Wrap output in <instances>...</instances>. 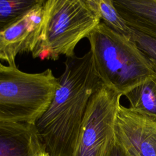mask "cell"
Segmentation results:
<instances>
[{"label":"cell","mask_w":156,"mask_h":156,"mask_svg":"<svg viewBox=\"0 0 156 156\" xmlns=\"http://www.w3.org/2000/svg\"><path fill=\"white\" fill-rule=\"evenodd\" d=\"M54 95L34 126L43 151L49 156H71L91 96L104 85L90 51L67 57Z\"/></svg>","instance_id":"cell-1"},{"label":"cell","mask_w":156,"mask_h":156,"mask_svg":"<svg viewBox=\"0 0 156 156\" xmlns=\"http://www.w3.org/2000/svg\"><path fill=\"white\" fill-rule=\"evenodd\" d=\"M87 38L102 83L125 95L156 73L145 54L130 38L100 22Z\"/></svg>","instance_id":"cell-2"},{"label":"cell","mask_w":156,"mask_h":156,"mask_svg":"<svg viewBox=\"0 0 156 156\" xmlns=\"http://www.w3.org/2000/svg\"><path fill=\"white\" fill-rule=\"evenodd\" d=\"M101 22L87 0H48L43 4L40 38L34 58L57 60L71 57L74 49Z\"/></svg>","instance_id":"cell-3"},{"label":"cell","mask_w":156,"mask_h":156,"mask_svg":"<svg viewBox=\"0 0 156 156\" xmlns=\"http://www.w3.org/2000/svg\"><path fill=\"white\" fill-rule=\"evenodd\" d=\"M58 87L51 69L28 73L16 66H0V121L34 124Z\"/></svg>","instance_id":"cell-4"},{"label":"cell","mask_w":156,"mask_h":156,"mask_svg":"<svg viewBox=\"0 0 156 156\" xmlns=\"http://www.w3.org/2000/svg\"><path fill=\"white\" fill-rule=\"evenodd\" d=\"M122 94L103 85L90 98L71 156H107Z\"/></svg>","instance_id":"cell-5"},{"label":"cell","mask_w":156,"mask_h":156,"mask_svg":"<svg viewBox=\"0 0 156 156\" xmlns=\"http://www.w3.org/2000/svg\"><path fill=\"white\" fill-rule=\"evenodd\" d=\"M114 141L125 156H156V120L120 105Z\"/></svg>","instance_id":"cell-6"},{"label":"cell","mask_w":156,"mask_h":156,"mask_svg":"<svg viewBox=\"0 0 156 156\" xmlns=\"http://www.w3.org/2000/svg\"><path fill=\"white\" fill-rule=\"evenodd\" d=\"M45 0L0 33V60L8 65L16 66L19 54L34 51L38 43L43 23Z\"/></svg>","instance_id":"cell-7"},{"label":"cell","mask_w":156,"mask_h":156,"mask_svg":"<svg viewBox=\"0 0 156 156\" xmlns=\"http://www.w3.org/2000/svg\"><path fill=\"white\" fill-rule=\"evenodd\" d=\"M43 151L34 124L0 121V156H38Z\"/></svg>","instance_id":"cell-8"},{"label":"cell","mask_w":156,"mask_h":156,"mask_svg":"<svg viewBox=\"0 0 156 156\" xmlns=\"http://www.w3.org/2000/svg\"><path fill=\"white\" fill-rule=\"evenodd\" d=\"M113 2L130 28L156 40V0H113Z\"/></svg>","instance_id":"cell-9"},{"label":"cell","mask_w":156,"mask_h":156,"mask_svg":"<svg viewBox=\"0 0 156 156\" xmlns=\"http://www.w3.org/2000/svg\"><path fill=\"white\" fill-rule=\"evenodd\" d=\"M124 96L129 102V110L156 120V78L146 80Z\"/></svg>","instance_id":"cell-10"},{"label":"cell","mask_w":156,"mask_h":156,"mask_svg":"<svg viewBox=\"0 0 156 156\" xmlns=\"http://www.w3.org/2000/svg\"><path fill=\"white\" fill-rule=\"evenodd\" d=\"M93 10L114 31L131 39L132 29L115 7L113 0H87Z\"/></svg>","instance_id":"cell-11"},{"label":"cell","mask_w":156,"mask_h":156,"mask_svg":"<svg viewBox=\"0 0 156 156\" xmlns=\"http://www.w3.org/2000/svg\"><path fill=\"white\" fill-rule=\"evenodd\" d=\"M42 0H0V33L18 21Z\"/></svg>","instance_id":"cell-12"},{"label":"cell","mask_w":156,"mask_h":156,"mask_svg":"<svg viewBox=\"0 0 156 156\" xmlns=\"http://www.w3.org/2000/svg\"><path fill=\"white\" fill-rule=\"evenodd\" d=\"M131 40L147 57L156 73V40L133 29H132Z\"/></svg>","instance_id":"cell-13"},{"label":"cell","mask_w":156,"mask_h":156,"mask_svg":"<svg viewBox=\"0 0 156 156\" xmlns=\"http://www.w3.org/2000/svg\"><path fill=\"white\" fill-rule=\"evenodd\" d=\"M107 156H125L121 150L116 144L114 141V143L111 147Z\"/></svg>","instance_id":"cell-14"},{"label":"cell","mask_w":156,"mask_h":156,"mask_svg":"<svg viewBox=\"0 0 156 156\" xmlns=\"http://www.w3.org/2000/svg\"><path fill=\"white\" fill-rule=\"evenodd\" d=\"M38 156H49L46 152H45L44 151H43Z\"/></svg>","instance_id":"cell-15"},{"label":"cell","mask_w":156,"mask_h":156,"mask_svg":"<svg viewBox=\"0 0 156 156\" xmlns=\"http://www.w3.org/2000/svg\"><path fill=\"white\" fill-rule=\"evenodd\" d=\"M1 65H2V63L0 62V66H1Z\"/></svg>","instance_id":"cell-16"}]
</instances>
